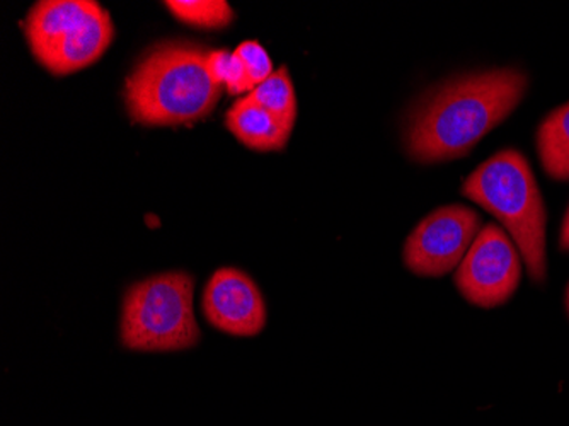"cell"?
Segmentation results:
<instances>
[{
  "label": "cell",
  "instance_id": "1",
  "mask_svg": "<svg viewBox=\"0 0 569 426\" xmlns=\"http://www.w3.org/2000/svg\"><path fill=\"white\" fill-rule=\"evenodd\" d=\"M526 89V73L517 69L481 70L437 86L409 111V156L428 165L466 156L519 106Z\"/></svg>",
  "mask_w": 569,
  "mask_h": 426
},
{
  "label": "cell",
  "instance_id": "2",
  "mask_svg": "<svg viewBox=\"0 0 569 426\" xmlns=\"http://www.w3.org/2000/svg\"><path fill=\"white\" fill-rule=\"evenodd\" d=\"M210 51L190 41L147 50L124 82L130 118L147 127H178L209 117L223 89L207 67Z\"/></svg>",
  "mask_w": 569,
  "mask_h": 426
},
{
  "label": "cell",
  "instance_id": "3",
  "mask_svg": "<svg viewBox=\"0 0 569 426\" xmlns=\"http://www.w3.org/2000/svg\"><path fill=\"white\" fill-rule=\"evenodd\" d=\"M463 197L493 214L519 248L530 278L545 281L546 259L545 200L522 152L505 149L482 162L463 181Z\"/></svg>",
  "mask_w": 569,
  "mask_h": 426
},
{
  "label": "cell",
  "instance_id": "4",
  "mask_svg": "<svg viewBox=\"0 0 569 426\" xmlns=\"http://www.w3.org/2000/svg\"><path fill=\"white\" fill-rule=\"evenodd\" d=\"M194 278L187 271L153 275L128 287L121 304V345L133 351H179L200 341L193 310Z\"/></svg>",
  "mask_w": 569,
  "mask_h": 426
},
{
  "label": "cell",
  "instance_id": "5",
  "mask_svg": "<svg viewBox=\"0 0 569 426\" xmlns=\"http://www.w3.org/2000/svg\"><path fill=\"white\" fill-rule=\"evenodd\" d=\"M34 59L53 76L98 62L114 38L110 12L94 0H41L22 22Z\"/></svg>",
  "mask_w": 569,
  "mask_h": 426
},
{
  "label": "cell",
  "instance_id": "6",
  "mask_svg": "<svg viewBox=\"0 0 569 426\" xmlns=\"http://www.w3.org/2000/svg\"><path fill=\"white\" fill-rule=\"evenodd\" d=\"M522 278V255L507 230L486 224L457 266L456 285L463 299L485 309L507 303Z\"/></svg>",
  "mask_w": 569,
  "mask_h": 426
},
{
  "label": "cell",
  "instance_id": "7",
  "mask_svg": "<svg viewBox=\"0 0 569 426\" xmlns=\"http://www.w3.org/2000/svg\"><path fill=\"white\" fill-rule=\"evenodd\" d=\"M479 230L481 217L472 208H437L406 239L405 265L420 277H443L462 262Z\"/></svg>",
  "mask_w": 569,
  "mask_h": 426
},
{
  "label": "cell",
  "instance_id": "8",
  "mask_svg": "<svg viewBox=\"0 0 569 426\" xmlns=\"http://www.w3.org/2000/svg\"><path fill=\"white\" fill-rule=\"evenodd\" d=\"M207 321L232 336H256L267 325L260 288L238 268L223 266L210 277L201 300Z\"/></svg>",
  "mask_w": 569,
  "mask_h": 426
},
{
  "label": "cell",
  "instance_id": "9",
  "mask_svg": "<svg viewBox=\"0 0 569 426\" xmlns=\"http://www.w3.org/2000/svg\"><path fill=\"white\" fill-rule=\"evenodd\" d=\"M226 125L246 147L260 152L284 149L292 133L289 127H284L251 96H246L232 105L227 111Z\"/></svg>",
  "mask_w": 569,
  "mask_h": 426
},
{
  "label": "cell",
  "instance_id": "10",
  "mask_svg": "<svg viewBox=\"0 0 569 426\" xmlns=\"http://www.w3.org/2000/svg\"><path fill=\"white\" fill-rule=\"evenodd\" d=\"M540 165L551 178L569 181V102L546 117L537 130Z\"/></svg>",
  "mask_w": 569,
  "mask_h": 426
},
{
  "label": "cell",
  "instance_id": "11",
  "mask_svg": "<svg viewBox=\"0 0 569 426\" xmlns=\"http://www.w3.org/2000/svg\"><path fill=\"white\" fill-rule=\"evenodd\" d=\"M249 96L277 117L284 127L292 130L297 120V98L287 67L271 73L267 81L252 89Z\"/></svg>",
  "mask_w": 569,
  "mask_h": 426
},
{
  "label": "cell",
  "instance_id": "12",
  "mask_svg": "<svg viewBox=\"0 0 569 426\" xmlns=\"http://www.w3.org/2000/svg\"><path fill=\"white\" fill-rule=\"evenodd\" d=\"M164 6L179 21L203 30H222L236 18L223 0H168Z\"/></svg>",
  "mask_w": 569,
  "mask_h": 426
},
{
  "label": "cell",
  "instance_id": "13",
  "mask_svg": "<svg viewBox=\"0 0 569 426\" xmlns=\"http://www.w3.org/2000/svg\"><path fill=\"white\" fill-rule=\"evenodd\" d=\"M207 67H209L213 81L226 88L229 95L238 96L242 92H251L244 66L236 51H210Z\"/></svg>",
  "mask_w": 569,
  "mask_h": 426
},
{
  "label": "cell",
  "instance_id": "14",
  "mask_svg": "<svg viewBox=\"0 0 569 426\" xmlns=\"http://www.w3.org/2000/svg\"><path fill=\"white\" fill-rule=\"evenodd\" d=\"M236 53L242 60L251 91L263 85L268 77L273 73V63H271L270 56L258 41H244L236 48Z\"/></svg>",
  "mask_w": 569,
  "mask_h": 426
},
{
  "label": "cell",
  "instance_id": "15",
  "mask_svg": "<svg viewBox=\"0 0 569 426\" xmlns=\"http://www.w3.org/2000/svg\"><path fill=\"white\" fill-rule=\"evenodd\" d=\"M559 246H561L562 251H569V207L568 211H566L565 220H562Z\"/></svg>",
  "mask_w": 569,
  "mask_h": 426
},
{
  "label": "cell",
  "instance_id": "16",
  "mask_svg": "<svg viewBox=\"0 0 569 426\" xmlns=\"http://www.w3.org/2000/svg\"><path fill=\"white\" fill-rule=\"evenodd\" d=\"M566 309H568L569 314V285L568 288H566Z\"/></svg>",
  "mask_w": 569,
  "mask_h": 426
}]
</instances>
